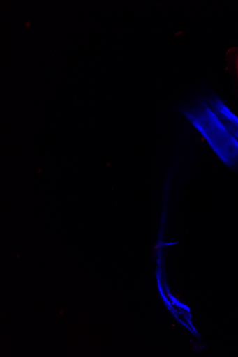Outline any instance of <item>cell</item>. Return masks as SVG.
<instances>
[{"instance_id":"cell-1","label":"cell","mask_w":238,"mask_h":357,"mask_svg":"<svg viewBox=\"0 0 238 357\" xmlns=\"http://www.w3.org/2000/svg\"><path fill=\"white\" fill-rule=\"evenodd\" d=\"M237 70H238V60H237Z\"/></svg>"}]
</instances>
